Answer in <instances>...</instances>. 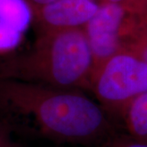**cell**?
I'll use <instances>...</instances> for the list:
<instances>
[{
    "label": "cell",
    "instance_id": "3",
    "mask_svg": "<svg viewBox=\"0 0 147 147\" xmlns=\"http://www.w3.org/2000/svg\"><path fill=\"white\" fill-rule=\"evenodd\" d=\"M90 91L108 115L122 118L131 100L147 92V64L123 50L92 75Z\"/></svg>",
    "mask_w": 147,
    "mask_h": 147
},
{
    "label": "cell",
    "instance_id": "6",
    "mask_svg": "<svg viewBox=\"0 0 147 147\" xmlns=\"http://www.w3.org/2000/svg\"><path fill=\"white\" fill-rule=\"evenodd\" d=\"M122 119L129 136L147 143V92L131 100Z\"/></svg>",
    "mask_w": 147,
    "mask_h": 147
},
{
    "label": "cell",
    "instance_id": "1",
    "mask_svg": "<svg viewBox=\"0 0 147 147\" xmlns=\"http://www.w3.org/2000/svg\"><path fill=\"white\" fill-rule=\"evenodd\" d=\"M0 117L31 121L54 141L90 144L113 135L108 115L82 90L0 79Z\"/></svg>",
    "mask_w": 147,
    "mask_h": 147
},
{
    "label": "cell",
    "instance_id": "13",
    "mask_svg": "<svg viewBox=\"0 0 147 147\" xmlns=\"http://www.w3.org/2000/svg\"><path fill=\"white\" fill-rule=\"evenodd\" d=\"M138 27L140 30L147 37V13L144 15H137Z\"/></svg>",
    "mask_w": 147,
    "mask_h": 147
},
{
    "label": "cell",
    "instance_id": "16",
    "mask_svg": "<svg viewBox=\"0 0 147 147\" xmlns=\"http://www.w3.org/2000/svg\"><path fill=\"white\" fill-rule=\"evenodd\" d=\"M15 147H21V146H18V145H16V146H15Z\"/></svg>",
    "mask_w": 147,
    "mask_h": 147
},
{
    "label": "cell",
    "instance_id": "15",
    "mask_svg": "<svg viewBox=\"0 0 147 147\" xmlns=\"http://www.w3.org/2000/svg\"><path fill=\"white\" fill-rule=\"evenodd\" d=\"M147 13V4H146V10H145V13H144V14H146ZM144 14H143V15H144Z\"/></svg>",
    "mask_w": 147,
    "mask_h": 147
},
{
    "label": "cell",
    "instance_id": "14",
    "mask_svg": "<svg viewBox=\"0 0 147 147\" xmlns=\"http://www.w3.org/2000/svg\"><path fill=\"white\" fill-rule=\"evenodd\" d=\"M96 1H97L99 3H118V4L125 5L128 0H96Z\"/></svg>",
    "mask_w": 147,
    "mask_h": 147
},
{
    "label": "cell",
    "instance_id": "7",
    "mask_svg": "<svg viewBox=\"0 0 147 147\" xmlns=\"http://www.w3.org/2000/svg\"><path fill=\"white\" fill-rule=\"evenodd\" d=\"M0 19L24 34L33 21V11L26 0H0Z\"/></svg>",
    "mask_w": 147,
    "mask_h": 147
},
{
    "label": "cell",
    "instance_id": "11",
    "mask_svg": "<svg viewBox=\"0 0 147 147\" xmlns=\"http://www.w3.org/2000/svg\"><path fill=\"white\" fill-rule=\"evenodd\" d=\"M11 125L0 117V147H15L16 144L11 137Z\"/></svg>",
    "mask_w": 147,
    "mask_h": 147
},
{
    "label": "cell",
    "instance_id": "12",
    "mask_svg": "<svg viewBox=\"0 0 147 147\" xmlns=\"http://www.w3.org/2000/svg\"><path fill=\"white\" fill-rule=\"evenodd\" d=\"M26 1L29 3V5L30 6L31 9L33 10V9H35L38 7H42V6L51 4L58 0H26Z\"/></svg>",
    "mask_w": 147,
    "mask_h": 147
},
{
    "label": "cell",
    "instance_id": "8",
    "mask_svg": "<svg viewBox=\"0 0 147 147\" xmlns=\"http://www.w3.org/2000/svg\"><path fill=\"white\" fill-rule=\"evenodd\" d=\"M123 50L132 53L147 64V37L138 27V18L136 25L123 39Z\"/></svg>",
    "mask_w": 147,
    "mask_h": 147
},
{
    "label": "cell",
    "instance_id": "9",
    "mask_svg": "<svg viewBox=\"0 0 147 147\" xmlns=\"http://www.w3.org/2000/svg\"><path fill=\"white\" fill-rule=\"evenodd\" d=\"M23 34L0 19V54L15 50L21 43Z\"/></svg>",
    "mask_w": 147,
    "mask_h": 147
},
{
    "label": "cell",
    "instance_id": "4",
    "mask_svg": "<svg viewBox=\"0 0 147 147\" xmlns=\"http://www.w3.org/2000/svg\"><path fill=\"white\" fill-rule=\"evenodd\" d=\"M136 17L137 15L122 4L100 3L96 13L83 28L92 56V75L123 50V39L133 26Z\"/></svg>",
    "mask_w": 147,
    "mask_h": 147
},
{
    "label": "cell",
    "instance_id": "10",
    "mask_svg": "<svg viewBox=\"0 0 147 147\" xmlns=\"http://www.w3.org/2000/svg\"><path fill=\"white\" fill-rule=\"evenodd\" d=\"M102 147H147V143L138 141L131 136H110L103 142Z\"/></svg>",
    "mask_w": 147,
    "mask_h": 147
},
{
    "label": "cell",
    "instance_id": "5",
    "mask_svg": "<svg viewBox=\"0 0 147 147\" xmlns=\"http://www.w3.org/2000/svg\"><path fill=\"white\" fill-rule=\"evenodd\" d=\"M99 5L96 0H58L33 9V21L38 32L84 28Z\"/></svg>",
    "mask_w": 147,
    "mask_h": 147
},
{
    "label": "cell",
    "instance_id": "2",
    "mask_svg": "<svg viewBox=\"0 0 147 147\" xmlns=\"http://www.w3.org/2000/svg\"><path fill=\"white\" fill-rule=\"evenodd\" d=\"M92 61L83 28L39 32L23 53L0 60V79L90 90Z\"/></svg>",
    "mask_w": 147,
    "mask_h": 147
}]
</instances>
